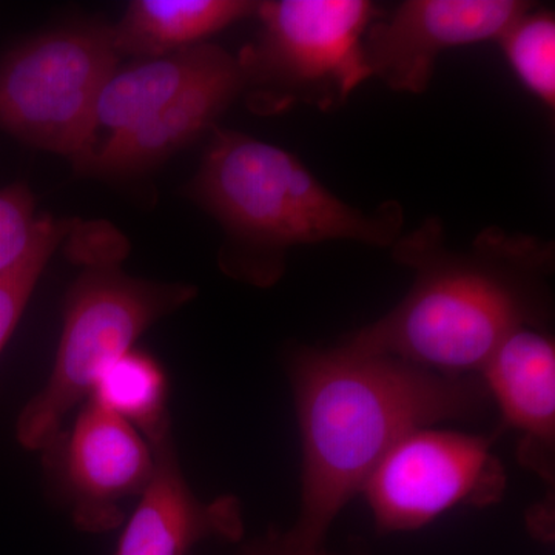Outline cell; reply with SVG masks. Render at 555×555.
Returning <instances> with one entry per match:
<instances>
[{
    "label": "cell",
    "instance_id": "12",
    "mask_svg": "<svg viewBox=\"0 0 555 555\" xmlns=\"http://www.w3.org/2000/svg\"><path fill=\"white\" fill-rule=\"evenodd\" d=\"M243 94L238 60L228 54L166 107L129 130L109 134L82 171L100 177H127L152 169L184 147Z\"/></svg>",
    "mask_w": 555,
    "mask_h": 555
},
{
    "label": "cell",
    "instance_id": "16",
    "mask_svg": "<svg viewBox=\"0 0 555 555\" xmlns=\"http://www.w3.org/2000/svg\"><path fill=\"white\" fill-rule=\"evenodd\" d=\"M509 67L529 93L547 108L555 107V20L534 7L511 22L499 36Z\"/></svg>",
    "mask_w": 555,
    "mask_h": 555
},
{
    "label": "cell",
    "instance_id": "3",
    "mask_svg": "<svg viewBox=\"0 0 555 555\" xmlns=\"http://www.w3.org/2000/svg\"><path fill=\"white\" fill-rule=\"evenodd\" d=\"M190 192L228 235L222 268L257 286L280 280L292 247L352 241L392 248L403 235L397 201L352 207L297 156L238 131L215 129Z\"/></svg>",
    "mask_w": 555,
    "mask_h": 555
},
{
    "label": "cell",
    "instance_id": "7",
    "mask_svg": "<svg viewBox=\"0 0 555 555\" xmlns=\"http://www.w3.org/2000/svg\"><path fill=\"white\" fill-rule=\"evenodd\" d=\"M494 440L437 426L404 437L361 491L378 531H416L455 507L500 502L506 474L492 452Z\"/></svg>",
    "mask_w": 555,
    "mask_h": 555
},
{
    "label": "cell",
    "instance_id": "19",
    "mask_svg": "<svg viewBox=\"0 0 555 555\" xmlns=\"http://www.w3.org/2000/svg\"><path fill=\"white\" fill-rule=\"evenodd\" d=\"M240 555H338L331 554L323 546H306L295 542L287 532H269L243 547Z\"/></svg>",
    "mask_w": 555,
    "mask_h": 555
},
{
    "label": "cell",
    "instance_id": "13",
    "mask_svg": "<svg viewBox=\"0 0 555 555\" xmlns=\"http://www.w3.org/2000/svg\"><path fill=\"white\" fill-rule=\"evenodd\" d=\"M228 54L221 47L203 42L116 68L98 98V129L105 127L115 134L144 122Z\"/></svg>",
    "mask_w": 555,
    "mask_h": 555
},
{
    "label": "cell",
    "instance_id": "4",
    "mask_svg": "<svg viewBox=\"0 0 555 555\" xmlns=\"http://www.w3.org/2000/svg\"><path fill=\"white\" fill-rule=\"evenodd\" d=\"M195 297L189 284L139 280L118 264L87 266L65 298L50 377L17 416V443L42 452L64 429L65 416L89 400L102 372L156 321Z\"/></svg>",
    "mask_w": 555,
    "mask_h": 555
},
{
    "label": "cell",
    "instance_id": "18",
    "mask_svg": "<svg viewBox=\"0 0 555 555\" xmlns=\"http://www.w3.org/2000/svg\"><path fill=\"white\" fill-rule=\"evenodd\" d=\"M39 222L35 198L27 185L11 184L0 190V273L24 257Z\"/></svg>",
    "mask_w": 555,
    "mask_h": 555
},
{
    "label": "cell",
    "instance_id": "1",
    "mask_svg": "<svg viewBox=\"0 0 555 555\" xmlns=\"http://www.w3.org/2000/svg\"><path fill=\"white\" fill-rule=\"evenodd\" d=\"M287 375L301 438V505L287 535L306 546H323L335 518L404 437L474 422L492 406L480 375L437 374L347 341L299 347Z\"/></svg>",
    "mask_w": 555,
    "mask_h": 555
},
{
    "label": "cell",
    "instance_id": "5",
    "mask_svg": "<svg viewBox=\"0 0 555 555\" xmlns=\"http://www.w3.org/2000/svg\"><path fill=\"white\" fill-rule=\"evenodd\" d=\"M255 14L257 40L236 57L255 112H332L372 78L363 40L378 9L369 0H269Z\"/></svg>",
    "mask_w": 555,
    "mask_h": 555
},
{
    "label": "cell",
    "instance_id": "8",
    "mask_svg": "<svg viewBox=\"0 0 555 555\" xmlns=\"http://www.w3.org/2000/svg\"><path fill=\"white\" fill-rule=\"evenodd\" d=\"M40 454L54 494L87 532L126 521L124 502L141 495L155 463L137 427L91 400Z\"/></svg>",
    "mask_w": 555,
    "mask_h": 555
},
{
    "label": "cell",
    "instance_id": "17",
    "mask_svg": "<svg viewBox=\"0 0 555 555\" xmlns=\"http://www.w3.org/2000/svg\"><path fill=\"white\" fill-rule=\"evenodd\" d=\"M72 230L68 221L40 217L38 232L24 257L0 273V353L16 331L22 313L54 250Z\"/></svg>",
    "mask_w": 555,
    "mask_h": 555
},
{
    "label": "cell",
    "instance_id": "11",
    "mask_svg": "<svg viewBox=\"0 0 555 555\" xmlns=\"http://www.w3.org/2000/svg\"><path fill=\"white\" fill-rule=\"evenodd\" d=\"M503 425L520 436L521 465L554 489L555 345L546 328H518L480 372Z\"/></svg>",
    "mask_w": 555,
    "mask_h": 555
},
{
    "label": "cell",
    "instance_id": "9",
    "mask_svg": "<svg viewBox=\"0 0 555 555\" xmlns=\"http://www.w3.org/2000/svg\"><path fill=\"white\" fill-rule=\"evenodd\" d=\"M529 9L520 0H408L367 28L369 72L398 93H425L441 53L499 39Z\"/></svg>",
    "mask_w": 555,
    "mask_h": 555
},
{
    "label": "cell",
    "instance_id": "6",
    "mask_svg": "<svg viewBox=\"0 0 555 555\" xmlns=\"http://www.w3.org/2000/svg\"><path fill=\"white\" fill-rule=\"evenodd\" d=\"M112 28L47 33L0 62V130L82 170L96 142V102L118 68Z\"/></svg>",
    "mask_w": 555,
    "mask_h": 555
},
{
    "label": "cell",
    "instance_id": "10",
    "mask_svg": "<svg viewBox=\"0 0 555 555\" xmlns=\"http://www.w3.org/2000/svg\"><path fill=\"white\" fill-rule=\"evenodd\" d=\"M153 473L120 532L115 555H189L207 539L240 540L244 532L240 500L198 499L182 473L173 430L150 441Z\"/></svg>",
    "mask_w": 555,
    "mask_h": 555
},
{
    "label": "cell",
    "instance_id": "2",
    "mask_svg": "<svg viewBox=\"0 0 555 555\" xmlns=\"http://www.w3.org/2000/svg\"><path fill=\"white\" fill-rule=\"evenodd\" d=\"M392 257L414 270V284L385 317L350 334L349 345L467 377L480 375L518 328L547 326L553 241L488 228L455 250L433 217L401 235Z\"/></svg>",
    "mask_w": 555,
    "mask_h": 555
},
{
    "label": "cell",
    "instance_id": "15",
    "mask_svg": "<svg viewBox=\"0 0 555 555\" xmlns=\"http://www.w3.org/2000/svg\"><path fill=\"white\" fill-rule=\"evenodd\" d=\"M167 398L166 371L149 353L131 349L102 372L89 400L129 422L150 443L171 427Z\"/></svg>",
    "mask_w": 555,
    "mask_h": 555
},
{
    "label": "cell",
    "instance_id": "14",
    "mask_svg": "<svg viewBox=\"0 0 555 555\" xmlns=\"http://www.w3.org/2000/svg\"><path fill=\"white\" fill-rule=\"evenodd\" d=\"M257 7L248 0H134L112 28L113 39L120 56H164L203 43Z\"/></svg>",
    "mask_w": 555,
    "mask_h": 555
}]
</instances>
